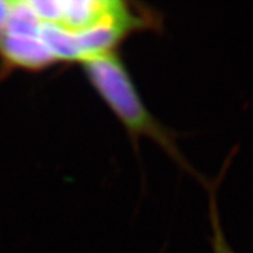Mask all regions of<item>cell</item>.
<instances>
[{"instance_id": "6da1fadb", "label": "cell", "mask_w": 253, "mask_h": 253, "mask_svg": "<svg viewBox=\"0 0 253 253\" xmlns=\"http://www.w3.org/2000/svg\"><path fill=\"white\" fill-rule=\"evenodd\" d=\"M80 66L92 88L133 140L134 146L141 138L153 141L183 169L194 173L173 134L146 107L122 57L115 50L87 58L80 62Z\"/></svg>"}, {"instance_id": "7a4b0ae2", "label": "cell", "mask_w": 253, "mask_h": 253, "mask_svg": "<svg viewBox=\"0 0 253 253\" xmlns=\"http://www.w3.org/2000/svg\"><path fill=\"white\" fill-rule=\"evenodd\" d=\"M207 191H208V200H210V221H211V230H212V253H238L230 246L225 231L222 229L220 221V213H218V206H217V194L216 189L217 185L214 182H204Z\"/></svg>"}, {"instance_id": "3957f363", "label": "cell", "mask_w": 253, "mask_h": 253, "mask_svg": "<svg viewBox=\"0 0 253 253\" xmlns=\"http://www.w3.org/2000/svg\"><path fill=\"white\" fill-rule=\"evenodd\" d=\"M10 13V0H0V40L3 38L4 31L8 24Z\"/></svg>"}]
</instances>
